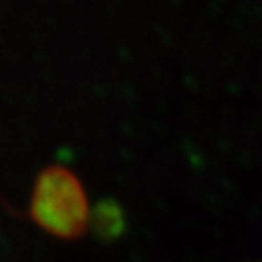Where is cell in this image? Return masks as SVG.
<instances>
[{
    "instance_id": "cell-1",
    "label": "cell",
    "mask_w": 262,
    "mask_h": 262,
    "mask_svg": "<svg viewBox=\"0 0 262 262\" xmlns=\"http://www.w3.org/2000/svg\"><path fill=\"white\" fill-rule=\"evenodd\" d=\"M33 215L57 235L80 233L88 219V202L77 179L58 168L46 171L33 196Z\"/></svg>"
}]
</instances>
